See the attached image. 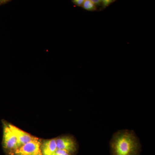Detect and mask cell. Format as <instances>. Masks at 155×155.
Masks as SVG:
<instances>
[{
    "label": "cell",
    "instance_id": "1",
    "mask_svg": "<svg viewBox=\"0 0 155 155\" xmlns=\"http://www.w3.org/2000/svg\"><path fill=\"white\" fill-rule=\"evenodd\" d=\"M111 155H140L141 145L134 130L123 129L114 134L110 142Z\"/></svg>",
    "mask_w": 155,
    "mask_h": 155
},
{
    "label": "cell",
    "instance_id": "2",
    "mask_svg": "<svg viewBox=\"0 0 155 155\" xmlns=\"http://www.w3.org/2000/svg\"><path fill=\"white\" fill-rule=\"evenodd\" d=\"M2 144L4 150L10 155L20 147L17 137L6 122H3Z\"/></svg>",
    "mask_w": 155,
    "mask_h": 155
},
{
    "label": "cell",
    "instance_id": "3",
    "mask_svg": "<svg viewBox=\"0 0 155 155\" xmlns=\"http://www.w3.org/2000/svg\"><path fill=\"white\" fill-rule=\"evenodd\" d=\"M41 140L35 137L32 140L19 147L11 155H42Z\"/></svg>",
    "mask_w": 155,
    "mask_h": 155
},
{
    "label": "cell",
    "instance_id": "4",
    "mask_svg": "<svg viewBox=\"0 0 155 155\" xmlns=\"http://www.w3.org/2000/svg\"><path fill=\"white\" fill-rule=\"evenodd\" d=\"M55 140L58 149L67 151L72 155L77 153L78 143L74 137L70 135L61 136L56 138Z\"/></svg>",
    "mask_w": 155,
    "mask_h": 155
},
{
    "label": "cell",
    "instance_id": "5",
    "mask_svg": "<svg viewBox=\"0 0 155 155\" xmlns=\"http://www.w3.org/2000/svg\"><path fill=\"white\" fill-rule=\"evenodd\" d=\"M8 125L11 131L13 132V133L17 137L20 146H21L22 145L25 144L28 142L32 140L35 137L29 134V133H27L24 130H21L15 125L8 123Z\"/></svg>",
    "mask_w": 155,
    "mask_h": 155
},
{
    "label": "cell",
    "instance_id": "6",
    "mask_svg": "<svg viewBox=\"0 0 155 155\" xmlns=\"http://www.w3.org/2000/svg\"><path fill=\"white\" fill-rule=\"evenodd\" d=\"M57 150L55 138L46 140L41 142V151L42 155H54Z\"/></svg>",
    "mask_w": 155,
    "mask_h": 155
},
{
    "label": "cell",
    "instance_id": "7",
    "mask_svg": "<svg viewBox=\"0 0 155 155\" xmlns=\"http://www.w3.org/2000/svg\"><path fill=\"white\" fill-rule=\"evenodd\" d=\"M81 7L87 11H97V8L91 0H84Z\"/></svg>",
    "mask_w": 155,
    "mask_h": 155
},
{
    "label": "cell",
    "instance_id": "8",
    "mask_svg": "<svg viewBox=\"0 0 155 155\" xmlns=\"http://www.w3.org/2000/svg\"><path fill=\"white\" fill-rule=\"evenodd\" d=\"M115 2V1L114 0H103V1H102V8H105Z\"/></svg>",
    "mask_w": 155,
    "mask_h": 155
},
{
    "label": "cell",
    "instance_id": "9",
    "mask_svg": "<svg viewBox=\"0 0 155 155\" xmlns=\"http://www.w3.org/2000/svg\"><path fill=\"white\" fill-rule=\"evenodd\" d=\"M54 155H72L70 153L64 150L58 149L56 150Z\"/></svg>",
    "mask_w": 155,
    "mask_h": 155
},
{
    "label": "cell",
    "instance_id": "10",
    "mask_svg": "<svg viewBox=\"0 0 155 155\" xmlns=\"http://www.w3.org/2000/svg\"><path fill=\"white\" fill-rule=\"evenodd\" d=\"M72 2L75 5L81 7L84 2V0H72Z\"/></svg>",
    "mask_w": 155,
    "mask_h": 155
},
{
    "label": "cell",
    "instance_id": "11",
    "mask_svg": "<svg viewBox=\"0 0 155 155\" xmlns=\"http://www.w3.org/2000/svg\"><path fill=\"white\" fill-rule=\"evenodd\" d=\"M91 2L94 3V4L97 7L102 6L101 0H91Z\"/></svg>",
    "mask_w": 155,
    "mask_h": 155
},
{
    "label": "cell",
    "instance_id": "12",
    "mask_svg": "<svg viewBox=\"0 0 155 155\" xmlns=\"http://www.w3.org/2000/svg\"><path fill=\"white\" fill-rule=\"evenodd\" d=\"M10 2H11V1H10V0H0V5H5Z\"/></svg>",
    "mask_w": 155,
    "mask_h": 155
}]
</instances>
